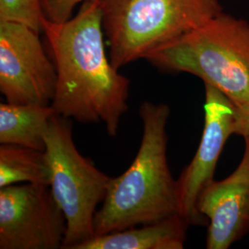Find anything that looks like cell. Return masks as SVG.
<instances>
[{"label":"cell","mask_w":249,"mask_h":249,"mask_svg":"<svg viewBox=\"0 0 249 249\" xmlns=\"http://www.w3.org/2000/svg\"><path fill=\"white\" fill-rule=\"evenodd\" d=\"M43 0H0V22H17L41 32Z\"/></svg>","instance_id":"13"},{"label":"cell","mask_w":249,"mask_h":249,"mask_svg":"<svg viewBox=\"0 0 249 249\" xmlns=\"http://www.w3.org/2000/svg\"><path fill=\"white\" fill-rule=\"evenodd\" d=\"M55 114L52 106L0 104V143L45 151V133Z\"/></svg>","instance_id":"11"},{"label":"cell","mask_w":249,"mask_h":249,"mask_svg":"<svg viewBox=\"0 0 249 249\" xmlns=\"http://www.w3.org/2000/svg\"><path fill=\"white\" fill-rule=\"evenodd\" d=\"M144 59L165 71L198 77L234 106L249 101V22L223 10Z\"/></svg>","instance_id":"3"},{"label":"cell","mask_w":249,"mask_h":249,"mask_svg":"<svg viewBox=\"0 0 249 249\" xmlns=\"http://www.w3.org/2000/svg\"><path fill=\"white\" fill-rule=\"evenodd\" d=\"M234 121L233 134L243 138L249 136V101L240 105L234 106Z\"/></svg>","instance_id":"15"},{"label":"cell","mask_w":249,"mask_h":249,"mask_svg":"<svg viewBox=\"0 0 249 249\" xmlns=\"http://www.w3.org/2000/svg\"><path fill=\"white\" fill-rule=\"evenodd\" d=\"M51 171L45 151L1 144L0 188L16 184L50 186Z\"/></svg>","instance_id":"12"},{"label":"cell","mask_w":249,"mask_h":249,"mask_svg":"<svg viewBox=\"0 0 249 249\" xmlns=\"http://www.w3.org/2000/svg\"><path fill=\"white\" fill-rule=\"evenodd\" d=\"M71 120L55 114L45 133L50 187L68 223L63 249H75L93 237L97 207L105 200L112 179L78 151Z\"/></svg>","instance_id":"5"},{"label":"cell","mask_w":249,"mask_h":249,"mask_svg":"<svg viewBox=\"0 0 249 249\" xmlns=\"http://www.w3.org/2000/svg\"><path fill=\"white\" fill-rule=\"evenodd\" d=\"M204 127L192 160L178 178L180 215L189 225H208L197 208L205 187L214 179L217 162L224 145L233 135L234 107L231 100L210 84H204Z\"/></svg>","instance_id":"8"},{"label":"cell","mask_w":249,"mask_h":249,"mask_svg":"<svg viewBox=\"0 0 249 249\" xmlns=\"http://www.w3.org/2000/svg\"><path fill=\"white\" fill-rule=\"evenodd\" d=\"M241 161L229 177L211 181L197 208L208 220L206 249H228L249 232V136Z\"/></svg>","instance_id":"9"},{"label":"cell","mask_w":249,"mask_h":249,"mask_svg":"<svg viewBox=\"0 0 249 249\" xmlns=\"http://www.w3.org/2000/svg\"><path fill=\"white\" fill-rule=\"evenodd\" d=\"M39 34L21 23L0 22V91L7 103L52 105L56 71Z\"/></svg>","instance_id":"7"},{"label":"cell","mask_w":249,"mask_h":249,"mask_svg":"<svg viewBox=\"0 0 249 249\" xmlns=\"http://www.w3.org/2000/svg\"><path fill=\"white\" fill-rule=\"evenodd\" d=\"M142 138L128 169L112 178L95 213L94 235L156 223L179 213L178 181L167 158L170 107L144 102L140 107Z\"/></svg>","instance_id":"2"},{"label":"cell","mask_w":249,"mask_h":249,"mask_svg":"<svg viewBox=\"0 0 249 249\" xmlns=\"http://www.w3.org/2000/svg\"><path fill=\"white\" fill-rule=\"evenodd\" d=\"M68 223L49 185L0 188V249H62Z\"/></svg>","instance_id":"6"},{"label":"cell","mask_w":249,"mask_h":249,"mask_svg":"<svg viewBox=\"0 0 249 249\" xmlns=\"http://www.w3.org/2000/svg\"><path fill=\"white\" fill-rule=\"evenodd\" d=\"M188 226L177 214L156 223L93 236L75 249H183Z\"/></svg>","instance_id":"10"},{"label":"cell","mask_w":249,"mask_h":249,"mask_svg":"<svg viewBox=\"0 0 249 249\" xmlns=\"http://www.w3.org/2000/svg\"><path fill=\"white\" fill-rule=\"evenodd\" d=\"M84 1L86 0H43V11L48 19L62 22L72 17L73 10Z\"/></svg>","instance_id":"14"},{"label":"cell","mask_w":249,"mask_h":249,"mask_svg":"<svg viewBox=\"0 0 249 249\" xmlns=\"http://www.w3.org/2000/svg\"><path fill=\"white\" fill-rule=\"evenodd\" d=\"M112 65L119 70L223 10L220 0H100Z\"/></svg>","instance_id":"4"},{"label":"cell","mask_w":249,"mask_h":249,"mask_svg":"<svg viewBox=\"0 0 249 249\" xmlns=\"http://www.w3.org/2000/svg\"><path fill=\"white\" fill-rule=\"evenodd\" d=\"M41 31L56 71L55 113L80 123H103L116 137L128 109L130 81L107 56L100 0L84 1L62 22L44 16Z\"/></svg>","instance_id":"1"}]
</instances>
